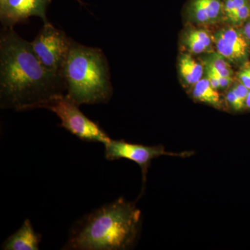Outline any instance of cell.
<instances>
[{
	"mask_svg": "<svg viewBox=\"0 0 250 250\" xmlns=\"http://www.w3.org/2000/svg\"><path fill=\"white\" fill-rule=\"evenodd\" d=\"M227 103L231 109L235 111H241L246 109V103L238 98L231 88L228 90L226 95Z\"/></svg>",
	"mask_w": 250,
	"mask_h": 250,
	"instance_id": "16",
	"label": "cell"
},
{
	"mask_svg": "<svg viewBox=\"0 0 250 250\" xmlns=\"http://www.w3.org/2000/svg\"><path fill=\"white\" fill-rule=\"evenodd\" d=\"M236 74L237 81L250 90V62L248 61L243 64L239 71Z\"/></svg>",
	"mask_w": 250,
	"mask_h": 250,
	"instance_id": "18",
	"label": "cell"
},
{
	"mask_svg": "<svg viewBox=\"0 0 250 250\" xmlns=\"http://www.w3.org/2000/svg\"><path fill=\"white\" fill-rule=\"evenodd\" d=\"M189 18L201 25H210L225 18L223 0H191L188 8Z\"/></svg>",
	"mask_w": 250,
	"mask_h": 250,
	"instance_id": "9",
	"label": "cell"
},
{
	"mask_svg": "<svg viewBox=\"0 0 250 250\" xmlns=\"http://www.w3.org/2000/svg\"><path fill=\"white\" fill-rule=\"evenodd\" d=\"M217 52L229 62L241 65L248 62L250 42L242 31L241 27L229 26L222 29L213 37Z\"/></svg>",
	"mask_w": 250,
	"mask_h": 250,
	"instance_id": "8",
	"label": "cell"
},
{
	"mask_svg": "<svg viewBox=\"0 0 250 250\" xmlns=\"http://www.w3.org/2000/svg\"><path fill=\"white\" fill-rule=\"evenodd\" d=\"M141 210L121 197L102 206L72 225L65 250H125L137 241Z\"/></svg>",
	"mask_w": 250,
	"mask_h": 250,
	"instance_id": "2",
	"label": "cell"
},
{
	"mask_svg": "<svg viewBox=\"0 0 250 250\" xmlns=\"http://www.w3.org/2000/svg\"><path fill=\"white\" fill-rule=\"evenodd\" d=\"M204 66L216 72L220 76L233 77V72L231 65L223 56L216 52L209 54L204 61Z\"/></svg>",
	"mask_w": 250,
	"mask_h": 250,
	"instance_id": "14",
	"label": "cell"
},
{
	"mask_svg": "<svg viewBox=\"0 0 250 250\" xmlns=\"http://www.w3.org/2000/svg\"><path fill=\"white\" fill-rule=\"evenodd\" d=\"M42 236L36 233L29 219H26L16 232L8 237L2 246L4 250H38Z\"/></svg>",
	"mask_w": 250,
	"mask_h": 250,
	"instance_id": "10",
	"label": "cell"
},
{
	"mask_svg": "<svg viewBox=\"0 0 250 250\" xmlns=\"http://www.w3.org/2000/svg\"><path fill=\"white\" fill-rule=\"evenodd\" d=\"M184 43L190 53L200 54L212 48L213 37L202 29H188L184 36Z\"/></svg>",
	"mask_w": 250,
	"mask_h": 250,
	"instance_id": "11",
	"label": "cell"
},
{
	"mask_svg": "<svg viewBox=\"0 0 250 250\" xmlns=\"http://www.w3.org/2000/svg\"><path fill=\"white\" fill-rule=\"evenodd\" d=\"M3 1V0H0V1Z\"/></svg>",
	"mask_w": 250,
	"mask_h": 250,
	"instance_id": "23",
	"label": "cell"
},
{
	"mask_svg": "<svg viewBox=\"0 0 250 250\" xmlns=\"http://www.w3.org/2000/svg\"><path fill=\"white\" fill-rule=\"evenodd\" d=\"M52 0H3L0 1V21L4 28L25 23L31 16L49 22L46 11Z\"/></svg>",
	"mask_w": 250,
	"mask_h": 250,
	"instance_id": "7",
	"label": "cell"
},
{
	"mask_svg": "<svg viewBox=\"0 0 250 250\" xmlns=\"http://www.w3.org/2000/svg\"><path fill=\"white\" fill-rule=\"evenodd\" d=\"M241 29L243 34L250 42V18L248 20V22L241 27Z\"/></svg>",
	"mask_w": 250,
	"mask_h": 250,
	"instance_id": "20",
	"label": "cell"
},
{
	"mask_svg": "<svg viewBox=\"0 0 250 250\" xmlns=\"http://www.w3.org/2000/svg\"><path fill=\"white\" fill-rule=\"evenodd\" d=\"M62 75L66 96L79 106L106 104L113 93L109 65L103 51L72 40Z\"/></svg>",
	"mask_w": 250,
	"mask_h": 250,
	"instance_id": "3",
	"label": "cell"
},
{
	"mask_svg": "<svg viewBox=\"0 0 250 250\" xmlns=\"http://www.w3.org/2000/svg\"><path fill=\"white\" fill-rule=\"evenodd\" d=\"M61 74L49 71L39 62L31 42L14 28H4L0 36V106L16 111L42 108L66 93Z\"/></svg>",
	"mask_w": 250,
	"mask_h": 250,
	"instance_id": "1",
	"label": "cell"
},
{
	"mask_svg": "<svg viewBox=\"0 0 250 250\" xmlns=\"http://www.w3.org/2000/svg\"><path fill=\"white\" fill-rule=\"evenodd\" d=\"M250 18V1L230 15L226 20L231 23L232 26L241 27L244 25Z\"/></svg>",
	"mask_w": 250,
	"mask_h": 250,
	"instance_id": "15",
	"label": "cell"
},
{
	"mask_svg": "<svg viewBox=\"0 0 250 250\" xmlns=\"http://www.w3.org/2000/svg\"><path fill=\"white\" fill-rule=\"evenodd\" d=\"M77 1H78L79 2L81 3V4H82V2L80 1V0H77Z\"/></svg>",
	"mask_w": 250,
	"mask_h": 250,
	"instance_id": "22",
	"label": "cell"
},
{
	"mask_svg": "<svg viewBox=\"0 0 250 250\" xmlns=\"http://www.w3.org/2000/svg\"><path fill=\"white\" fill-rule=\"evenodd\" d=\"M250 1V0H223L225 18H228Z\"/></svg>",
	"mask_w": 250,
	"mask_h": 250,
	"instance_id": "17",
	"label": "cell"
},
{
	"mask_svg": "<svg viewBox=\"0 0 250 250\" xmlns=\"http://www.w3.org/2000/svg\"><path fill=\"white\" fill-rule=\"evenodd\" d=\"M192 96L194 100L207 104L218 109H223V102L218 90L215 89L207 77L202 78L193 85Z\"/></svg>",
	"mask_w": 250,
	"mask_h": 250,
	"instance_id": "13",
	"label": "cell"
},
{
	"mask_svg": "<svg viewBox=\"0 0 250 250\" xmlns=\"http://www.w3.org/2000/svg\"><path fill=\"white\" fill-rule=\"evenodd\" d=\"M104 156L106 160L116 161L125 159L134 161L141 167L142 171L143 182L146 181L148 169L153 159L161 156H177V157H190L193 152H169L166 151L162 146H146L135 144L123 140H111L104 145Z\"/></svg>",
	"mask_w": 250,
	"mask_h": 250,
	"instance_id": "6",
	"label": "cell"
},
{
	"mask_svg": "<svg viewBox=\"0 0 250 250\" xmlns=\"http://www.w3.org/2000/svg\"><path fill=\"white\" fill-rule=\"evenodd\" d=\"M72 41L64 31L49 22L44 23L31 44L39 62L47 70L62 75Z\"/></svg>",
	"mask_w": 250,
	"mask_h": 250,
	"instance_id": "5",
	"label": "cell"
},
{
	"mask_svg": "<svg viewBox=\"0 0 250 250\" xmlns=\"http://www.w3.org/2000/svg\"><path fill=\"white\" fill-rule=\"evenodd\" d=\"M246 109L250 111V90L246 102Z\"/></svg>",
	"mask_w": 250,
	"mask_h": 250,
	"instance_id": "21",
	"label": "cell"
},
{
	"mask_svg": "<svg viewBox=\"0 0 250 250\" xmlns=\"http://www.w3.org/2000/svg\"><path fill=\"white\" fill-rule=\"evenodd\" d=\"M231 89L236 93L237 96L242 101L246 103L247 98H248V94L250 93L249 88H247L246 85L242 84L241 82L236 81L234 83H233Z\"/></svg>",
	"mask_w": 250,
	"mask_h": 250,
	"instance_id": "19",
	"label": "cell"
},
{
	"mask_svg": "<svg viewBox=\"0 0 250 250\" xmlns=\"http://www.w3.org/2000/svg\"><path fill=\"white\" fill-rule=\"evenodd\" d=\"M79 107L64 94L52 99L42 108L55 113L62 121L60 126L82 141L104 145L109 142L111 139L104 130L85 116Z\"/></svg>",
	"mask_w": 250,
	"mask_h": 250,
	"instance_id": "4",
	"label": "cell"
},
{
	"mask_svg": "<svg viewBox=\"0 0 250 250\" xmlns=\"http://www.w3.org/2000/svg\"><path fill=\"white\" fill-rule=\"evenodd\" d=\"M179 74L186 85L193 86L203 78L205 66L190 54H184L179 60Z\"/></svg>",
	"mask_w": 250,
	"mask_h": 250,
	"instance_id": "12",
	"label": "cell"
}]
</instances>
